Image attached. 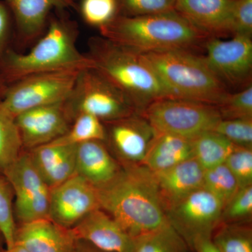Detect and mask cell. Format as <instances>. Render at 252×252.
<instances>
[{
  "label": "cell",
  "instance_id": "cell-1",
  "mask_svg": "<svg viewBox=\"0 0 252 252\" xmlns=\"http://www.w3.org/2000/svg\"><path fill=\"white\" fill-rule=\"evenodd\" d=\"M109 183L97 189L99 207L131 238L167 223L154 172L143 164H121Z\"/></svg>",
  "mask_w": 252,
  "mask_h": 252
},
{
  "label": "cell",
  "instance_id": "cell-2",
  "mask_svg": "<svg viewBox=\"0 0 252 252\" xmlns=\"http://www.w3.org/2000/svg\"><path fill=\"white\" fill-rule=\"evenodd\" d=\"M99 31L102 37L142 54L172 49L192 51L204 46L210 38L176 11L140 16L119 15Z\"/></svg>",
  "mask_w": 252,
  "mask_h": 252
},
{
  "label": "cell",
  "instance_id": "cell-3",
  "mask_svg": "<svg viewBox=\"0 0 252 252\" xmlns=\"http://www.w3.org/2000/svg\"><path fill=\"white\" fill-rule=\"evenodd\" d=\"M94 68L130 99L140 114L157 99L171 97L142 53L102 37L89 39Z\"/></svg>",
  "mask_w": 252,
  "mask_h": 252
},
{
  "label": "cell",
  "instance_id": "cell-4",
  "mask_svg": "<svg viewBox=\"0 0 252 252\" xmlns=\"http://www.w3.org/2000/svg\"><path fill=\"white\" fill-rule=\"evenodd\" d=\"M77 36L74 23L55 18L28 53L8 51L0 64V76L8 86L38 73L94 68L90 57L78 49Z\"/></svg>",
  "mask_w": 252,
  "mask_h": 252
},
{
  "label": "cell",
  "instance_id": "cell-5",
  "mask_svg": "<svg viewBox=\"0 0 252 252\" xmlns=\"http://www.w3.org/2000/svg\"><path fill=\"white\" fill-rule=\"evenodd\" d=\"M142 54L171 97L218 106L230 94L204 56L184 49Z\"/></svg>",
  "mask_w": 252,
  "mask_h": 252
},
{
  "label": "cell",
  "instance_id": "cell-6",
  "mask_svg": "<svg viewBox=\"0 0 252 252\" xmlns=\"http://www.w3.org/2000/svg\"><path fill=\"white\" fill-rule=\"evenodd\" d=\"M64 104L72 122L80 114L105 123L138 113L130 99L94 68L79 72Z\"/></svg>",
  "mask_w": 252,
  "mask_h": 252
},
{
  "label": "cell",
  "instance_id": "cell-7",
  "mask_svg": "<svg viewBox=\"0 0 252 252\" xmlns=\"http://www.w3.org/2000/svg\"><path fill=\"white\" fill-rule=\"evenodd\" d=\"M140 114L157 133L170 134L189 140L213 130L222 119L217 106L173 97L154 101Z\"/></svg>",
  "mask_w": 252,
  "mask_h": 252
},
{
  "label": "cell",
  "instance_id": "cell-8",
  "mask_svg": "<svg viewBox=\"0 0 252 252\" xmlns=\"http://www.w3.org/2000/svg\"><path fill=\"white\" fill-rule=\"evenodd\" d=\"M81 70L38 73L9 84L0 100L14 117L29 109L64 102Z\"/></svg>",
  "mask_w": 252,
  "mask_h": 252
},
{
  "label": "cell",
  "instance_id": "cell-9",
  "mask_svg": "<svg viewBox=\"0 0 252 252\" xmlns=\"http://www.w3.org/2000/svg\"><path fill=\"white\" fill-rule=\"evenodd\" d=\"M223 205L210 191L195 190L165 209L167 221L190 248L203 239L212 238L221 223Z\"/></svg>",
  "mask_w": 252,
  "mask_h": 252
},
{
  "label": "cell",
  "instance_id": "cell-10",
  "mask_svg": "<svg viewBox=\"0 0 252 252\" xmlns=\"http://www.w3.org/2000/svg\"><path fill=\"white\" fill-rule=\"evenodd\" d=\"M4 175L14 190L17 224L49 219L51 189L36 170L28 152L23 151Z\"/></svg>",
  "mask_w": 252,
  "mask_h": 252
},
{
  "label": "cell",
  "instance_id": "cell-11",
  "mask_svg": "<svg viewBox=\"0 0 252 252\" xmlns=\"http://www.w3.org/2000/svg\"><path fill=\"white\" fill-rule=\"evenodd\" d=\"M204 47V56L225 86L243 89L252 84V39L251 36L234 34L231 39L211 37Z\"/></svg>",
  "mask_w": 252,
  "mask_h": 252
},
{
  "label": "cell",
  "instance_id": "cell-12",
  "mask_svg": "<svg viewBox=\"0 0 252 252\" xmlns=\"http://www.w3.org/2000/svg\"><path fill=\"white\" fill-rule=\"evenodd\" d=\"M106 145L120 164H142L157 135L147 119L135 113L104 123Z\"/></svg>",
  "mask_w": 252,
  "mask_h": 252
},
{
  "label": "cell",
  "instance_id": "cell-13",
  "mask_svg": "<svg viewBox=\"0 0 252 252\" xmlns=\"http://www.w3.org/2000/svg\"><path fill=\"white\" fill-rule=\"evenodd\" d=\"M99 208L97 189L80 176H73L51 189L49 219L64 228H72Z\"/></svg>",
  "mask_w": 252,
  "mask_h": 252
},
{
  "label": "cell",
  "instance_id": "cell-14",
  "mask_svg": "<svg viewBox=\"0 0 252 252\" xmlns=\"http://www.w3.org/2000/svg\"><path fill=\"white\" fill-rule=\"evenodd\" d=\"M23 151L46 145L64 135L72 120L64 102L29 109L15 117Z\"/></svg>",
  "mask_w": 252,
  "mask_h": 252
},
{
  "label": "cell",
  "instance_id": "cell-15",
  "mask_svg": "<svg viewBox=\"0 0 252 252\" xmlns=\"http://www.w3.org/2000/svg\"><path fill=\"white\" fill-rule=\"evenodd\" d=\"M236 0H176L175 11L209 37L233 36Z\"/></svg>",
  "mask_w": 252,
  "mask_h": 252
},
{
  "label": "cell",
  "instance_id": "cell-16",
  "mask_svg": "<svg viewBox=\"0 0 252 252\" xmlns=\"http://www.w3.org/2000/svg\"><path fill=\"white\" fill-rule=\"evenodd\" d=\"M77 240L72 228L44 219L17 224L14 244L28 252H73Z\"/></svg>",
  "mask_w": 252,
  "mask_h": 252
},
{
  "label": "cell",
  "instance_id": "cell-17",
  "mask_svg": "<svg viewBox=\"0 0 252 252\" xmlns=\"http://www.w3.org/2000/svg\"><path fill=\"white\" fill-rule=\"evenodd\" d=\"M77 239L108 252H128L132 238L108 214L99 208L90 212L72 228Z\"/></svg>",
  "mask_w": 252,
  "mask_h": 252
},
{
  "label": "cell",
  "instance_id": "cell-18",
  "mask_svg": "<svg viewBox=\"0 0 252 252\" xmlns=\"http://www.w3.org/2000/svg\"><path fill=\"white\" fill-rule=\"evenodd\" d=\"M28 152L36 170L50 189L76 175L77 145L49 143Z\"/></svg>",
  "mask_w": 252,
  "mask_h": 252
},
{
  "label": "cell",
  "instance_id": "cell-19",
  "mask_svg": "<svg viewBox=\"0 0 252 252\" xmlns=\"http://www.w3.org/2000/svg\"><path fill=\"white\" fill-rule=\"evenodd\" d=\"M154 174L164 209L203 188L205 169L195 158Z\"/></svg>",
  "mask_w": 252,
  "mask_h": 252
},
{
  "label": "cell",
  "instance_id": "cell-20",
  "mask_svg": "<svg viewBox=\"0 0 252 252\" xmlns=\"http://www.w3.org/2000/svg\"><path fill=\"white\" fill-rule=\"evenodd\" d=\"M122 170L103 141H89L77 145L76 175L97 189L109 183Z\"/></svg>",
  "mask_w": 252,
  "mask_h": 252
},
{
  "label": "cell",
  "instance_id": "cell-21",
  "mask_svg": "<svg viewBox=\"0 0 252 252\" xmlns=\"http://www.w3.org/2000/svg\"><path fill=\"white\" fill-rule=\"evenodd\" d=\"M5 3L25 41L40 35L53 9H63L73 4L72 0H5Z\"/></svg>",
  "mask_w": 252,
  "mask_h": 252
},
{
  "label": "cell",
  "instance_id": "cell-22",
  "mask_svg": "<svg viewBox=\"0 0 252 252\" xmlns=\"http://www.w3.org/2000/svg\"><path fill=\"white\" fill-rule=\"evenodd\" d=\"M193 158L191 140L157 133L142 164L153 172L163 171Z\"/></svg>",
  "mask_w": 252,
  "mask_h": 252
},
{
  "label": "cell",
  "instance_id": "cell-23",
  "mask_svg": "<svg viewBox=\"0 0 252 252\" xmlns=\"http://www.w3.org/2000/svg\"><path fill=\"white\" fill-rule=\"evenodd\" d=\"M128 252H193L169 223L132 238Z\"/></svg>",
  "mask_w": 252,
  "mask_h": 252
},
{
  "label": "cell",
  "instance_id": "cell-24",
  "mask_svg": "<svg viewBox=\"0 0 252 252\" xmlns=\"http://www.w3.org/2000/svg\"><path fill=\"white\" fill-rule=\"evenodd\" d=\"M191 142L193 158L205 170L224 163L235 146L214 130L200 134Z\"/></svg>",
  "mask_w": 252,
  "mask_h": 252
},
{
  "label": "cell",
  "instance_id": "cell-25",
  "mask_svg": "<svg viewBox=\"0 0 252 252\" xmlns=\"http://www.w3.org/2000/svg\"><path fill=\"white\" fill-rule=\"evenodd\" d=\"M22 152L15 117L0 102V175H4Z\"/></svg>",
  "mask_w": 252,
  "mask_h": 252
},
{
  "label": "cell",
  "instance_id": "cell-26",
  "mask_svg": "<svg viewBox=\"0 0 252 252\" xmlns=\"http://www.w3.org/2000/svg\"><path fill=\"white\" fill-rule=\"evenodd\" d=\"M212 241L220 252H252V229L249 223H220Z\"/></svg>",
  "mask_w": 252,
  "mask_h": 252
},
{
  "label": "cell",
  "instance_id": "cell-27",
  "mask_svg": "<svg viewBox=\"0 0 252 252\" xmlns=\"http://www.w3.org/2000/svg\"><path fill=\"white\" fill-rule=\"evenodd\" d=\"M104 123L94 116L80 114L74 118L72 125L62 137L51 143L77 144L89 141H105Z\"/></svg>",
  "mask_w": 252,
  "mask_h": 252
},
{
  "label": "cell",
  "instance_id": "cell-28",
  "mask_svg": "<svg viewBox=\"0 0 252 252\" xmlns=\"http://www.w3.org/2000/svg\"><path fill=\"white\" fill-rule=\"evenodd\" d=\"M203 188L216 196L224 206L240 187L228 167L225 163H222L205 169Z\"/></svg>",
  "mask_w": 252,
  "mask_h": 252
},
{
  "label": "cell",
  "instance_id": "cell-29",
  "mask_svg": "<svg viewBox=\"0 0 252 252\" xmlns=\"http://www.w3.org/2000/svg\"><path fill=\"white\" fill-rule=\"evenodd\" d=\"M14 193L12 187L4 175H0V231L6 248L14 246L17 223L14 213Z\"/></svg>",
  "mask_w": 252,
  "mask_h": 252
},
{
  "label": "cell",
  "instance_id": "cell-30",
  "mask_svg": "<svg viewBox=\"0 0 252 252\" xmlns=\"http://www.w3.org/2000/svg\"><path fill=\"white\" fill-rule=\"evenodd\" d=\"M80 11L87 24L98 29L119 15L117 0H81Z\"/></svg>",
  "mask_w": 252,
  "mask_h": 252
},
{
  "label": "cell",
  "instance_id": "cell-31",
  "mask_svg": "<svg viewBox=\"0 0 252 252\" xmlns=\"http://www.w3.org/2000/svg\"><path fill=\"white\" fill-rule=\"evenodd\" d=\"M252 215V185L240 188L225 204L221 223H249Z\"/></svg>",
  "mask_w": 252,
  "mask_h": 252
},
{
  "label": "cell",
  "instance_id": "cell-32",
  "mask_svg": "<svg viewBox=\"0 0 252 252\" xmlns=\"http://www.w3.org/2000/svg\"><path fill=\"white\" fill-rule=\"evenodd\" d=\"M222 119H252V85L229 94L217 106Z\"/></svg>",
  "mask_w": 252,
  "mask_h": 252
},
{
  "label": "cell",
  "instance_id": "cell-33",
  "mask_svg": "<svg viewBox=\"0 0 252 252\" xmlns=\"http://www.w3.org/2000/svg\"><path fill=\"white\" fill-rule=\"evenodd\" d=\"M213 130L235 146L252 147V119H221Z\"/></svg>",
  "mask_w": 252,
  "mask_h": 252
},
{
  "label": "cell",
  "instance_id": "cell-34",
  "mask_svg": "<svg viewBox=\"0 0 252 252\" xmlns=\"http://www.w3.org/2000/svg\"><path fill=\"white\" fill-rule=\"evenodd\" d=\"M224 163L240 188L252 185V147L235 146Z\"/></svg>",
  "mask_w": 252,
  "mask_h": 252
},
{
  "label": "cell",
  "instance_id": "cell-35",
  "mask_svg": "<svg viewBox=\"0 0 252 252\" xmlns=\"http://www.w3.org/2000/svg\"><path fill=\"white\" fill-rule=\"evenodd\" d=\"M119 15L140 16L175 11L176 0H117Z\"/></svg>",
  "mask_w": 252,
  "mask_h": 252
},
{
  "label": "cell",
  "instance_id": "cell-36",
  "mask_svg": "<svg viewBox=\"0 0 252 252\" xmlns=\"http://www.w3.org/2000/svg\"><path fill=\"white\" fill-rule=\"evenodd\" d=\"M252 35V0H236L233 11V35Z\"/></svg>",
  "mask_w": 252,
  "mask_h": 252
},
{
  "label": "cell",
  "instance_id": "cell-37",
  "mask_svg": "<svg viewBox=\"0 0 252 252\" xmlns=\"http://www.w3.org/2000/svg\"><path fill=\"white\" fill-rule=\"evenodd\" d=\"M11 17L6 3L0 1V64L11 49Z\"/></svg>",
  "mask_w": 252,
  "mask_h": 252
},
{
  "label": "cell",
  "instance_id": "cell-38",
  "mask_svg": "<svg viewBox=\"0 0 252 252\" xmlns=\"http://www.w3.org/2000/svg\"><path fill=\"white\" fill-rule=\"evenodd\" d=\"M192 250L193 252H220L212 241V238L199 240L193 245Z\"/></svg>",
  "mask_w": 252,
  "mask_h": 252
},
{
  "label": "cell",
  "instance_id": "cell-39",
  "mask_svg": "<svg viewBox=\"0 0 252 252\" xmlns=\"http://www.w3.org/2000/svg\"><path fill=\"white\" fill-rule=\"evenodd\" d=\"M73 252H108L94 246L86 240L77 239Z\"/></svg>",
  "mask_w": 252,
  "mask_h": 252
},
{
  "label": "cell",
  "instance_id": "cell-40",
  "mask_svg": "<svg viewBox=\"0 0 252 252\" xmlns=\"http://www.w3.org/2000/svg\"><path fill=\"white\" fill-rule=\"evenodd\" d=\"M3 252H28L21 245L14 244V246L11 248H5Z\"/></svg>",
  "mask_w": 252,
  "mask_h": 252
},
{
  "label": "cell",
  "instance_id": "cell-41",
  "mask_svg": "<svg viewBox=\"0 0 252 252\" xmlns=\"http://www.w3.org/2000/svg\"><path fill=\"white\" fill-rule=\"evenodd\" d=\"M6 87H7V84L4 82V81L3 80L2 78H1V76H0V100H1V98H2L3 95H4V94L5 91H6Z\"/></svg>",
  "mask_w": 252,
  "mask_h": 252
},
{
  "label": "cell",
  "instance_id": "cell-42",
  "mask_svg": "<svg viewBox=\"0 0 252 252\" xmlns=\"http://www.w3.org/2000/svg\"><path fill=\"white\" fill-rule=\"evenodd\" d=\"M5 248H6V244H5L4 238L0 231V252H3Z\"/></svg>",
  "mask_w": 252,
  "mask_h": 252
}]
</instances>
